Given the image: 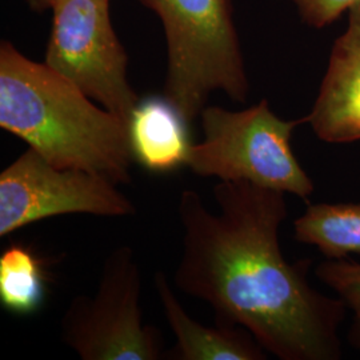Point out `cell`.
Wrapping results in <instances>:
<instances>
[{"label":"cell","mask_w":360,"mask_h":360,"mask_svg":"<svg viewBox=\"0 0 360 360\" xmlns=\"http://www.w3.org/2000/svg\"><path fill=\"white\" fill-rule=\"evenodd\" d=\"M284 195L220 180L214 187L217 214L200 193L184 190L178 203L183 251L174 282L210 304L217 324L243 327L279 359H340L339 327L347 306L309 285L311 260L283 257Z\"/></svg>","instance_id":"1"},{"label":"cell","mask_w":360,"mask_h":360,"mask_svg":"<svg viewBox=\"0 0 360 360\" xmlns=\"http://www.w3.org/2000/svg\"><path fill=\"white\" fill-rule=\"evenodd\" d=\"M95 103L46 63L1 41L0 127L56 167L129 184L134 163L129 123Z\"/></svg>","instance_id":"2"},{"label":"cell","mask_w":360,"mask_h":360,"mask_svg":"<svg viewBox=\"0 0 360 360\" xmlns=\"http://www.w3.org/2000/svg\"><path fill=\"white\" fill-rule=\"evenodd\" d=\"M138 1L160 19L167 47L163 96L188 124L200 116L215 91L245 103L250 84L233 0Z\"/></svg>","instance_id":"3"},{"label":"cell","mask_w":360,"mask_h":360,"mask_svg":"<svg viewBox=\"0 0 360 360\" xmlns=\"http://www.w3.org/2000/svg\"><path fill=\"white\" fill-rule=\"evenodd\" d=\"M200 119L203 141L193 143L187 160L195 175L248 181L300 199H309L314 193V181L291 146L302 119L284 120L267 101L242 111L206 105Z\"/></svg>","instance_id":"4"},{"label":"cell","mask_w":360,"mask_h":360,"mask_svg":"<svg viewBox=\"0 0 360 360\" xmlns=\"http://www.w3.org/2000/svg\"><path fill=\"white\" fill-rule=\"evenodd\" d=\"M142 276L135 251L112 250L94 296L79 295L65 309L60 334L83 360H158L162 333L143 323Z\"/></svg>","instance_id":"5"},{"label":"cell","mask_w":360,"mask_h":360,"mask_svg":"<svg viewBox=\"0 0 360 360\" xmlns=\"http://www.w3.org/2000/svg\"><path fill=\"white\" fill-rule=\"evenodd\" d=\"M51 11L44 63L129 123L141 99L129 84V56L112 26L110 0H62Z\"/></svg>","instance_id":"6"},{"label":"cell","mask_w":360,"mask_h":360,"mask_svg":"<svg viewBox=\"0 0 360 360\" xmlns=\"http://www.w3.org/2000/svg\"><path fill=\"white\" fill-rule=\"evenodd\" d=\"M89 214L126 218L134 203L103 176L75 168L56 167L27 148L0 172V236L43 219Z\"/></svg>","instance_id":"7"},{"label":"cell","mask_w":360,"mask_h":360,"mask_svg":"<svg viewBox=\"0 0 360 360\" xmlns=\"http://www.w3.org/2000/svg\"><path fill=\"white\" fill-rule=\"evenodd\" d=\"M302 120L323 142L360 141V6L348 11L347 30L335 41L316 101Z\"/></svg>","instance_id":"8"},{"label":"cell","mask_w":360,"mask_h":360,"mask_svg":"<svg viewBox=\"0 0 360 360\" xmlns=\"http://www.w3.org/2000/svg\"><path fill=\"white\" fill-rule=\"evenodd\" d=\"M155 288L171 331L175 346L165 358L172 360H263L266 349L254 335L239 326L206 327L193 321L184 311L171 288L163 271L154 276Z\"/></svg>","instance_id":"9"},{"label":"cell","mask_w":360,"mask_h":360,"mask_svg":"<svg viewBox=\"0 0 360 360\" xmlns=\"http://www.w3.org/2000/svg\"><path fill=\"white\" fill-rule=\"evenodd\" d=\"M134 160L156 174L187 166L193 142L186 119L165 96L139 101L129 117Z\"/></svg>","instance_id":"10"},{"label":"cell","mask_w":360,"mask_h":360,"mask_svg":"<svg viewBox=\"0 0 360 360\" xmlns=\"http://www.w3.org/2000/svg\"><path fill=\"white\" fill-rule=\"evenodd\" d=\"M294 236L315 245L328 259L360 254V205L319 203L307 207L294 221Z\"/></svg>","instance_id":"11"},{"label":"cell","mask_w":360,"mask_h":360,"mask_svg":"<svg viewBox=\"0 0 360 360\" xmlns=\"http://www.w3.org/2000/svg\"><path fill=\"white\" fill-rule=\"evenodd\" d=\"M43 260L27 245H8L0 255V304L16 315H32L46 299Z\"/></svg>","instance_id":"12"},{"label":"cell","mask_w":360,"mask_h":360,"mask_svg":"<svg viewBox=\"0 0 360 360\" xmlns=\"http://www.w3.org/2000/svg\"><path fill=\"white\" fill-rule=\"evenodd\" d=\"M316 276L333 288L354 312L348 340L360 351V263L345 259H328L315 271Z\"/></svg>","instance_id":"13"},{"label":"cell","mask_w":360,"mask_h":360,"mask_svg":"<svg viewBox=\"0 0 360 360\" xmlns=\"http://www.w3.org/2000/svg\"><path fill=\"white\" fill-rule=\"evenodd\" d=\"M302 20L309 26L322 28L334 23L346 11L360 6V0H290Z\"/></svg>","instance_id":"14"},{"label":"cell","mask_w":360,"mask_h":360,"mask_svg":"<svg viewBox=\"0 0 360 360\" xmlns=\"http://www.w3.org/2000/svg\"><path fill=\"white\" fill-rule=\"evenodd\" d=\"M26 1L31 10L37 11V13H43L47 10L51 11L52 7L56 6L62 0H26Z\"/></svg>","instance_id":"15"}]
</instances>
